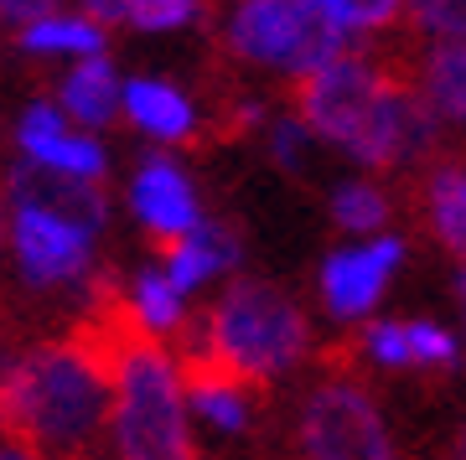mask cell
Instances as JSON below:
<instances>
[{
    "label": "cell",
    "instance_id": "obj_33",
    "mask_svg": "<svg viewBox=\"0 0 466 460\" xmlns=\"http://www.w3.org/2000/svg\"><path fill=\"white\" fill-rule=\"evenodd\" d=\"M115 460H119V455H115Z\"/></svg>",
    "mask_w": 466,
    "mask_h": 460
},
{
    "label": "cell",
    "instance_id": "obj_25",
    "mask_svg": "<svg viewBox=\"0 0 466 460\" xmlns=\"http://www.w3.org/2000/svg\"><path fill=\"white\" fill-rule=\"evenodd\" d=\"M311 140H317V135L306 130L296 115L269 125V155H275V165L290 171V176H300V165H306V145H311Z\"/></svg>",
    "mask_w": 466,
    "mask_h": 460
},
{
    "label": "cell",
    "instance_id": "obj_16",
    "mask_svg": "<svg viewBox=\"0 0 466 460\" xmlns=\"http://www.w3.org/2000/svg\"><path fill=\"white\" fill-rule=\"evenodd\" d=\"M57 104H63L67 119H78L84 130L109 125V119H115V109H125V88H119L115 63H109L104 52L78 57V63H73V73L63 78V88H57Z\"/></svg>",
    "mask_w": 466,
    "mask_h": 460
},
{
    "label": "cell",
    "instance_id": "obj_19",
    "mask_svg": "<svg viewBox=\"0 0 466 460\" xmlns=\"http://www.w3.org/2000/svg\"><path fill=\"white\" fill-rule=\"evenodd\" d=\"M130 311L150 336H171L187 321V295L171 285L167 269H140L130 280Z\"/></svg>",
    "mask_w": 466,
    "mask_h": 460
},
{
    "label": "cell",
    "instance_id": "obj_6",
    "mask_svg": "<svg viewBox=\"0 0 466 460\" xmlns=\"http://www.w3.org/2000/svg\"><path fill=\"white\" fill-rule=\"evenodd\" d=\"M94 238L99 233L78 228L42 207H11V254H16L21 280L32 290H57L88 275L94 264Z\"/></svg>",
    "mask_w": 466,
    "mask_h": 460
},
{
    "label": "cell",
    "instance_id": "obj_24",
    "mask_svg": "<svg viewBox=\"0 0 466 460\" xmlns=\"http://www.w3.org/2000/svg\"><path fill=\"white\" fill-rule=\"evenodd\" d=\"M202 16V0H130L135 32H177Z\"/></svg>",
    "mask_w": 466,
    "mask_h": 460
},
{
    "label": "cell",
    "instance_id": "obj_31",
    "mask_svg": "<svg viewBox=\"0 0 466 460\" xmlns=\"http://www.w3.org/2000/svg\"><path fill=\"white\" fill-rule=\"evenodd\" d=\"M456 300H461V311H466V264L456 269Z\"/></svg>",
    "mask_w": 466,
    "mask_h": 460
},
{
    "label": "cell",
    "instance_id": "obj_23",
    "mask_svg": "<svg viewBox=\"0 0 466 460\" xmlns=\"http://www.w3.org/2000/svg\"><path fill=\"white\" fill-rule=\"evenodd\" d=\"M410 326V362H415L420 373H451L456 362H461V346H456V336H451L441 321H404Z\"/></svg>",
    "mask_w": 466,
    "mask_h": 460
},
{
    "label": "cell",
    "instance_id": "obj_14",
    "mask_svg": "<svg viewBox=\"0 0 466 460\" xmlns=\"http://www.w3.org/2000/svg\"><path fill=\"white\" fill-rule=\"evenodd\" d=\"M125 115H130L135 130H146L150 140L161 145H192L202 130L198 104L187 99L177 83L161 78H130L125 83Z\"/></svg>",
    "mask_w": 466,
    "mask_h": 460
},
{
    "label": "cell",
    "instance_id": "obj_32",
    "mask_svg": "<svg viewBox=\"0 0 466 460\" xmlns=\"http://www.w3.org/2000/svg\"><path fill=\"white\" fill-rule=\"evenodd\" d=\"M0 244H5V181H0Z\"/></svg>",
    "mask_w": 466,
    "mask_h": 460
},
{
    "label": "cell",
    "instance_id": "obj_10",
    "mask_svg": "<svg viewBox=\"0 0 466 460\" xmlns=\"http://www.w3.org/2000/svg\"><path fill=\"white\" fill-rule=\"evenodd\" d=\"M182 383H187V404L218 429V435H244L259 414V383L238 378L233 367H223L218 357L187 346L182 357Z\"/></svg>",
    "mask_w": 466,
    "mask_h": 460
},
{
    "label": "cell",
    "instance_id": "obj_21",
    "mask_svg": "<svg viewBox=\"0 0 466 460\" xmlns=\"http://www.w3.org/2000/svg\"><path fill=\"white\" fill-rule=\"evenodd\" d=\"M348 352L373 362V367H389V373L415 367V362H410V326H404V321H368L363 336H358Z\"/></svg>",
    "mask_w": 466,
    "mask_h": 460
},
{
    "label": "cell",
    "instance_id": "obj_26",
    "mask_svg": "<svg viewBox=\"0 0 466 460\" xmlns=\"http://www.w3.org/2000/svg\"><path fill=\"white\" fill-rule=\"evenodd\" d=\"M265 119H269V109L259 99H228L218 109V135H223V140H244V135L259 130Z\"/></svg>",
    "mask_w": 466,
    "mask_h": 460
},
{
    "label": "cell",
    "instance_id": "obj_17",
    "mask_svg": "<svg viewBox=\"0 0 466 460\" xmlns=\"http://www.w3.org/2000/svg\"><path fill=\"white\" fill-rule=\"evenodd\" d=\"M16 47L36 52V57H94V52L109 47V26H99L94 16H63V11H52V16L21 26Z\"/></svg>",
    "mask_w": 466,
    "mask_h": 460
},
{
    "label": "cell",
    "instance_id": "obj_27",
    "mask_svg": "<svg viewBox=\"0 0 466 460\" xmlns=\"http://www.w3.org/2000/svg\"><path fill=\"white\" fill-rule=\"evenodd\" d=\"M63 0H0V26H32V21H42V16H52Z\"/></svg>",
    "mask_w": 466,
    "mask_h": 460
},
{
    "label": "cell",
    "instance_id": "obj_2",
    "mask_svg": "<svg viewBox=\"0 0 466 460\" xmlns=\"http://www.w3.org/2000/svg\"><path fill=\"white\" fill-rule=\"evenodd\" d=\"M187 346L218 357L238 378L269 388L275 378H285L290 367L306 362V352H311V321H306V311H300V300L290 290H280V285H269V280H254V275H238L208 305L198 336Z\"/></svg>",
    "mask_w": 466,
    "mask_h": 460
},
{
    "label": "cell",
    "instance_id": "obj_7",
    "mask_svg": "<svg viewBox=\"0 0 466 460\" xmlns=\"http://www.w3.org/2000/svg\"><path fill=\"white\" fill-rule=\"evenodd\" d=\"M404 244L400 233H373V244H352V248H332L321 259V305L332 321H363L379 295L389 290V280L404 269Z\"/></svg>",
    "mask_w": 466,
    "mask_h": 460
},
{
    "label": "cell",
    "instance_id": "obj_4",
    "mask_svg": "<svg viewBox=\"0 0 466 460\" xmlns=\"http://www.w3.org/2000/svg\"><path fill=\"white\" fill-rule=\"evenodd\" d=\"M400 67L383 63V57H368V52H337L332 63L300 73L296 88H290V104H296V119L306 130L337 145L348 161H358L368 130L383 109V94L394 83Z\"/></svg>",
    "mask_w": 466,
    "mask_h": 460
},
{
    "label": "cell",
    "instance_id": "obj_9",
    "mask_svg": "<svg viewBox=\"0 0 466 460\" xmlns=\"http://www.w3.org/2000/svg\"><path fill=\"white\" fill-rule=\"evenodd\" d=\"M130 207H135V217H140V228H146L161 248L187 238V233L202 223L198 186H192V176H187L171 155H146V161H140V171H135V181H130Z\"/></svg>",
    "mask_w": 466,
    "mask_h": 460
},
{
    "label": "cell",
    "instance_id": "obj_1",
    "mask_svg": "<svg viewBox=\"0 0 466 460\" xmlns=\"http://www.w3.org/2000/svg\"><path fill=\"white\" fill-rule=\"evenodd\" d=\"M115 414V373L88 342H42L0 367V440L32 460H94Z\"/></svg>",
    "mask_w": 466,
    "mask_h": 460
},
{
    "label": "cell",
    "instance_id": "obj_29",
    "mask_svg": "<svg viewBox=\"0 0 466 460\" xmlns=\"http://www.w3.org/2000/svg\"><path fill=\"white\" fill-rule=\"evenodd\" d=\"M446 460H466V419L456 425V435H451V445H446Z\"/></svg>",
    "mask_w": 466,
    "mask_h": 460
},
{
    "label": "cell",
    "instance_id": "obj_3",
    "mask_svg": "<svg viewBox=\"0 0 466 460\" xmlns=\"http://www.w3.org/2000/svg\"><path fill=\"white\" fill-rule=\"evenodd\" d=\"M223 47L244 67L300 78L348 52V32L321 0H233L223 21Z\"/></svg>",
    "mask_w": 466,
    "mask_h": 460
},
{
    "label": "cell",
    "instance_id": "obj_20",
    "mask_svg": "<svg viewBox=\"0 0 466 460\" xmlns=\"http://www.w3.org/2000/svg\"><path fill=\"white\" fill-rule=\"evenodd\" d=\"M404 26L425 42H466V0H404Z\"/></svg>",
    "mask_w": 466,
    "mask_h": 460
},
{
    "label": "cell",
    "instance_id": "obj_5",
    "mask_svg": "<svg viewBox=\"0 0 466 460\" xmlns=\"http://www.w3.org/2000/svg\"><path fill=\"white\" fill-rule=\"evenodd\" d=\"M296 455L300 460H400L379 398L352 367H332L300 398L296 414Z\"/></svg>",
    "mask_w": 466,
    "mask_h": 460
},
{
    "label": "cell",
    "instance_id": "obj_15",
    "mask_svg": "<svg viewBox=\"0 0 466 460\" xmlns=\"http://www.w3.org/2000/svg\"><path fill=\"white\" fill-rule=\"evenodd\" d=\"M410 78L446 130H466V42H425L410 63Z\"/></svg>",
    "mask_w": 466,
    "mask_h": 460
},
{
    "label": "cell",
    "instance_id": "obj_12",
    "mask_svg": "<svg viewBox=\"0 0 466 460\" xmlns=\"http://www.w3.org/2000/svg\"><path fill=\"white\" fill-rule=\"evenodd\" d=\"M415 213L435 244L466 264V161L435 155L415 181Z\"/></svg>",
    "mask_w": 466,
    "mask_h": 460
},
{
    "label": "cell",
    "instance_id": "obj_8",
    "mask_svg": "<svg viewBox=\"0 0 466 460\" xmlns=\"http://www.w3.org/2000/svg\"><path fill=\"white\" fill-rule=\"evenodd\" d=\"M0 181H5V202L11 207H42V213H57L88 233H104V223H109V202H104L99 181L88 176H73V171H57V165L21 155V161L5 165Z\"/></svg>",
    "mask_w": 466,
    "mask_h": 460
},
{
    "label": "cell",
    "instance_id": "obj_18",
    "mask_svg": "<svg viewBox=\"0 0 466 460\" xmlns=\"http://www.w3.org/2000/svg\"><path fill=\"white\" fill-rule=\"evenodd\" d=\"M332 223L348 238H368V233H383L389 228V217H394V197H389V186L368 176H348L332 186Z\"/></svg>",
    "mask_w": 466,
    "mask_h": 460
},
{
    "label": "cell",
    "instance_id": "obj_30",
    "mask_svg": "<svg viewBox=\"0 0 466 460\" xmlns=\"http://www.w3.org/2000/svg\"><path fill=\"white\" fill-rule=\"evenodd\" d=\"M0 460H32V455H26L21 445H11V440H5V445H0Z\"/></svg>",
    "mask_w": 466,
    "mask_h": 460
},
{
    "label": "cell",
    "instance_id": "obj_11",
    "mask_svg": "<svg viewBox=\"0 0 466 460\" xmlns=\"http://www.w3.org/2000/svg\"><path fill=\"white\" fill-rule=\"evenodd\" d=\"M16 145L26 161L57 165V171H73V176L104 181L109 176V155L94 135L67 130V109L63 104H26L16 119Z\"/></svg>",
    "mask_w": 466,
    "mask_h": 460
},
{
    "label": "cell",
    "instance_id": "obj_22",
    "mask_svg": "<svg viewBox=\"0 0 466 460\" xmlns=\"http://www.w3.org/2000/svg\"><path fill=\"white\" fill-rule=\"evenodd\" d=\"M348 36H379L404 21V0H321Z\"/></svg>",
    "mask_w": 466,
    "mask_h": 460
},
{
    "label": "cell",
    "instance_id": "obj_13",
    "mask_svg": "<svg viewBox=\"0 0 466 460\" xmlns=\"http://www.w3.org/2000/svg\"><path fill=\"white\" fill-rule=\"evenodd\" d=\"M238 259H244L238 228L223 223V217H202L187 238L167 244V264H161V269L171 275V285H177L182 295H192V290H202V285L218 280V275H233Z\"/></svg>",
    "mask_w": 466,
    "mask_h": 460
},
{
    "label": "cell",
    "instance_id": "obj_28",
    "mask_svg": "<svg viewBox=\"0 0 466 460\" xmlns=\"http://www.w3.org/2000/svg\"><path fill=\"white\" fill-rule=\"evenodd\" d=\"M84 16H94L99 26H130V0H78Z\"/></svg>",
    "mask_w": 466,
    "mask_h": 460
}]
</instances>
